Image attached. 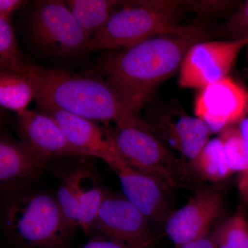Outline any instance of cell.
I'll list each match as a JSON object with an SVG mask.
<instances>
[{"mask_svg":"<svg viewBox=\"0 0 248 248\" xmlns=\"http://www.w3.org/2000/svg\"><path fill=\"white\" fill-rule=\"evenodd\" d=\"M83 248H129L125 245L112 240H94L85 245Z\"/></svg>","mask_w":248,"mask_h":248,"instance_id":"4316f807","label":"cell"},{"mask_svg":"<svg viewBox=\"0 0 248 248\" xmlns=\"http://www.w3.org/2000/svg\"><path fill=\"white\" fill-rule=\"evenodd\" d=\"M184 1H122L106 25L85 46L82 55L96 50L128 48L152 37L182 35L205 30L199 24H183Z\"/></svg>","mask_w":248,"mask_h":248,"instance_id":"3957f363","label":"cell"},{"mask_svg":"<svg viewBox=\"0 0 248 248\" xmlns=\"http://www.w3.org/2000/svg\"><path fill=\"white\" fill-rule=\"evenodd\" d=\"M236 125L244 141L246 160L244 170L237 174L236 187L241 205L246 207L248 205V116L240 120Z\"/></svg>","mask_w":248,"mask_h":248,"instance_id":"cb8c5ba5","label":"cell"},{"mask_svg":"<svg viewBox=\"0 0 248 248\" xmlns=\"http://www.w3.org/2000/svg\"><path fill=\"white\" fill-rule=\"evenodd\" d=\"M194 112L212 134H219L247 117L248 91L231 77H226L200 89Z\"/></svg>","mask_w":248,"mask_h":248,"instance_id":"ba28073f","label":"cell"},{"mask_svg":"<svg viewBox=\"0 0 248 248\" xmlns=\"http://www.w3.org/2000/svg\"><path fill=\"white\" fill-rule=\"evenodd\" d=\"M39 111L51 117L69 143L86 156H97L108 166L115 159L117 153L108 142L104 128L95 122L60 109L41 108Z\"/></svg>","mask_w":248,"mask_h":248,"instance_id":"9a60e30c","label":"cell"},{"mask_svg":"<svg viewBox=\"0 0 248 248\" xmlns=\"http://www.w3.org/2000/svg\"><path fill=\"white\" fill-rule=\"evenodd\" d=\"M37 107L52 108L83 118L151 130L140 114L125 105L120 94L99 73H73L42 67Z\"/></svg>","mask_w":248,"mask_h":248,"instance_id":"7a4b0ae2","label":"cell"},{"mask_svg":"<svg viewBox=\"0 0 248 248\" xmlns=\"http://www.w3.org/2000/svg\"><path fill=\"white\" fill-rule=\"evenodd\" d=\"M35 66L21 55L11 19L0 17V71L25 73Z\"/></svg>","mask_w":248,"mask_h":248,"instance_id":"ffe728a7","label":"cell"},{"mask_svg":"<svg viewBox=\"0 0 248 248\" xmlns=\"http://www.w3.org/2000/svg\"><path fill=\"white\" fill-rule=\"evenodd\" d=\"M238 5L237 1L220 0H194L184 1L185 10L203 16H215L229 11Z\"/></svg>","mask_w":248,"mask_h":248,"instance_id":"603a6c76","label":"cell"},{"mask_svg":"<svg viewBox=\"0 0 248 248\" xmlns=\"http://www.w3.org/2000/svg\"><path fill=\"white\" fill-rule=\"evenodd\" d=\"M217 248H248V221L238 213L213 232Z\"/></svg>","mask_w":248,"mask_h":248,"instance_id":"44dd1931","label":"cell"},{"mask_svg":"<svg viewBox=\"0 0 248 248\" xmlns=\"http://www.w3.org/2000/svg\"><path fill=\"white\" fill-rule=\"evenodd\" d=\"M42 67L37 66L25 73L0 71V104L17 113L27 110L37 97L41 85Z\"/></svg>","mask_w":248,"mask_h":248,"instance_id":"e0dca14e","label":"cell"},{"mask_svg":"<svg viewBox=\"0 0 248 248\" xmlns=\"http://www.w3.org/2000/svg\"><path fill=\"white\" fill-rule=\"evenodd\" d=\"M91 178L85 170H76L63 179L58 189L57 200L71 229L79 226L87 231L95 223L107 192L94 181L88 186Z\"/></svg>","mask_w":248,"mask_h":248,"instance_id":"4fadbf2b","label":"cell"},{"mask_svg":"<svg viewBox=\"0 0 248 248\" xmlns=\"http://www.w3.org/2000/svg\"><path fill=\"white\" fill-rule=\"evenodd\" d=\"M151 223L123 195L107 192L94 226L108 239L129 248H151L155 236Z\"/></svg>","mask_w":248,"mask_h":248,"instance_id":"30bf717a","label":"cell"},{"mask_svg":"<svg viewBox=\"0 0 248 248\" xmlns=\"http://www.w3.org/2000/svg\"><path fill=\"white\" fill-rule=\"evenodd\" d=\"M224 202L221 192L213 187L196 193L182 208L170 213L164 223L165 232L175 248L200 239L210 232L221 217Z\"/></svg>","mask_w":248,"mask_h":248,"instance_id":"8fae6325","label":"cell"},{"mask_svg":"<svg viewBox=\"0 0 248 248\" xmlns=\"http://www.w3.org/2000/svg\"><path fill=\"white\" fill-rule=\"evenodd\" d=\"M180 248H217V246L213 232H210L203 237L184 245Z\"/></svg>","mask_w":248,"mask_h":248,"instance_id":"484cf974","label":"cell"},{"mask_svg":"<svg viewBox=\"0 0 248 248\" xmlns=\"http://www.w3.org/2000/svg\"><path fill=\"white\" fill-rule=\"evenodd\" d=\"M17 130L20 141L44 164L62 156H86L69 143L51 117L40 111L19 112Z\"/></svg>","mask_w":248,"mask_h":248,"instance_id":"5bb4252c","label":"cell"},{"mask_svg":"<svg viewBox=\"0 0 248 248\" xmlns=\"http://www.w3.org/2000/svg\"><path fill=\"white\" fill-rule=\"evenodd\" d=\"M248 36L237 40L201 41L189 48L179 69V84L184 89L205 87L228 77Z\"/></svg>","mask_w":248,"mask_h":248,"instance_id":"52a82bcc","label":"cell"},{"mask_svg":"<svg viewBox=\"0 0 248 248\" xmlns=\"http://www.w3.org/2000/svg\"><path fill=\"white\" fill-rule=\"evenodd\" d=\"M32 40L42 51L58 57L81 55L90 37L64 1H37L31 18Z\"/></svg>","mask_w":248,"mask_h":248,"instance_id":"8992f818","label":"cell"},{"mask_svg":"<svg viewBox=\"0 0 248 248\" xmlns=\"http://www.w3.org/2000/svg\"><path fill=\"white\" fill-rule=\"evenodd\" d=\"M220 35L231 40L248 36V1L238 5L229 19L220 28Z\"/></svg>","mask_w":248,"mask_h":248,"instance_id":"7402d4cb","label":"cell"},{"mask_svg":"<svg viewBox=\"0 0 248 248\" xmlns=\"http://www.w3.org/2000/svg\"><path fill=\"white\" fill-rule=\"evenodd\" d=\"M108 142L127 164L157 179L168 189L186 186L191 174L188 162L151 130L135 125L106 127Z\"/></svg>","mask_w":248,"mask_h":248,"instance_id":"277c9868","label":"cell"},{"mask_svg":"<svg viewBox=\"0 0 248 248\" xmlns=\"http://www.w3.org/2000/svg\"><path fill=\"white\" fill-rule=\"evenodd\" d=\"M189 166L192 172L212 183L223 182L233 174L218 136L209 140Z\"/></svg>","mask_w":248,"mask_h":248,"instance_id":"d6986e66","label":"cell"},{"mask_svg":"<svg viewBox=\"0 0 248 248\" xmlns=\"http://www.w3.org/2000/svg\"><path fill=\"white\" fill-rule=\"evenodd\" d=\"M206 37L205 31L182 35H160L122 50H109L97 71L120 94L130 110L140 114L160 84L180 69L192 45Z\"/></svg>","mask_w":248,"mask_h":248,"instance_id":"6da1fadb","label":"cell"},{"mask_svg":"<svg viewBox=\"0 0 248 248\" xmlns=\"http://www.w3.org/2000/svg\"><path fill=\"white\" fill-rule=\"evenodd\" d=\"M45 164L20 141L9 137L0 140V182L4 190H16L35 179Z\"/></svg>","mask_w":248,"mask_h":248,"instance_id":"2e32d148","label":"cell"},{"mask_svg":"<svg viewBox=\"0 0 248 248\" xmlns=\"http://www.w3.org/2000/svg\"><path fill=\"white\" fill-rule=\"evenodd\" d=\"M27 1L22 0H1L0 1V17L11 19L13 15L18 9L27 4Z\"/></svg>","mask_w":248,"mask_h":248,"instance_id":"d4e9b609","label":"cell"},{"mask_svg":"<svg viewBox=\"0 0 248 248\" xmlns=\"http://www.w3.org/2000/svg\"><path fill=\"white\" fill-rule=\"evenodd\" d=\"M143 119L153 133L188 164L198 156L212 134L198 117L175 109L152 108Z\"/></svg>","mask_w":248,"mask_h":248,"instance_id":"9c48e42d","label":"cell"},{"mask_svg":"<svg viewBox=\"0 0 248 248\" xmlns=\"http://www.w3.org/2000/svg\"><path fill=\"white\" fill-rule=\"evenodd\" d=\"M77 22L90 40L108 22L122 1L115 0H66L64 1Z\"/></svg>","mask_w":248,"mask_h":248,"instance_id":"ac0fdd59","label":"cell"},{"mask_svg":"<svg viewBox=\"0 0 248 248\" xmlns=\"http://www.w3.org/2000/svg\"><path fill=\"white\" fill-rule=\"evenodd\" d=\"M10 234L29 248H58L66 241L71 228L55 197L35 194L16 199L5 213Z\"/></svg>","mask_w":248,"mask_h":248,"instance_id":"5b68a950","label":"cell"},{"mask_svg":"<svg viewBox=\"0 0 248 248\" xmlns=\"http://www.w3.org/2000/svg\"><path fill=\"white\" fill-rule=\"evenodd\" d=\"M110 167L119 178L125 198L151 223H164L170 214L167 197L169 189L156 178L132 167L118 155Z\"/></svg>","mask_w":248,"mask_h":248,"instance_id":"7c38bea8","label":"cell"}]
</instances>
